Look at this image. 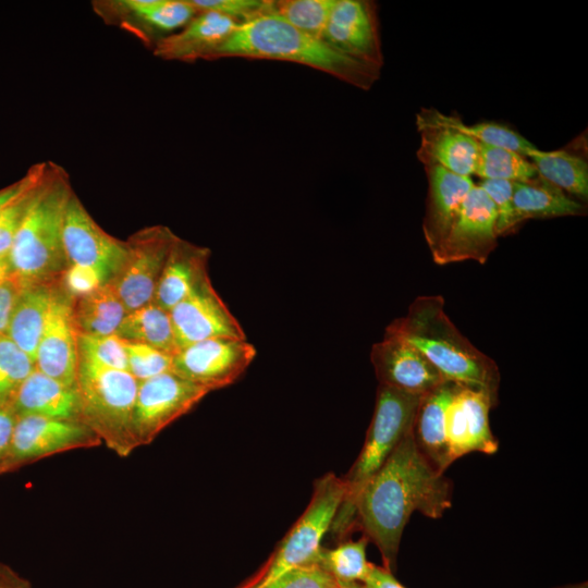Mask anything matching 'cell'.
Instances as JSON below:
<instances>
[{
	"instance_id": "14",
	"label": "cell",
	"mask_w": 588,
	"mask_h": 588,
	"mask_svg": "<svg viewBox=\"0 0 588 588\" xmlns=\"http://www.w3.org/2000/svg\"><path fill=\"white\" fill-rule=\"evenodd\" d=\"M169 313L179 350L209 339H246L209 277Z\"/></svg>"
},
{
	"instance_id": "49",
	"label": "cell",
	"mask_w": 588,
	"mask_h": 588,
	"mask_svg": "<svg viewBox=\"0 0 588 588\" xmlns=\"http://www.w3.org/2000/svg\"><path fill=\"white\" fill-rule=\"evenodd\" d=\"M339 588H365L364 586L358 585L357 583H340Z\"/></svg>"
},
{
	"instance_id": "18",
	"label": "cell",
	"mask_w": 588,
	"mask_h": 588,
	"mask_svg": "<svg viewBox=\"0 0 588 588\" xmlns=\"http://www.w3.org/2000/svg\"><path fill=\"white\" fill-rule=\"evenodd\" d=\"M371 364L379 384L414 395H424L446 381L409 342L385 329L371 347Z\"/></svg>"
},
{
	"instance_id": "35",
	"label": "cell",
	"mask_w": 588,
	"mask_h": 588,
	"mask_svg": "<svg viewBox=\"0 0 588 588\" xmlns=\"http://www.w3.org/2000/svg\"><path fill=\"white\" fill-rule=\"evenodd\" d=\"M450 122L458 130L474 137L478 143L515 151L525 157L537 147L513 128L497 122H480L466 124L454 115H449Z\"/></svg>"
},
{
	"instance_id": "39",
	"label": "cell",
	"mask_w": 588,
	"mask_h": 588,
	"mask_svg": "<svg viewBox=\"0 0 588 588\" xmlns=\"http://www.w3.org/2000/svg\"><path fill=\"white\" fill-rule=\"evenodd\" d=\"M491 199L497 213V234L504 236L515 232L517 223L513 207V182L505 180H482L478 184Z\"/></svg>"
},
{
	"instance_id": "36",
	"label": "cell",
	"mask_w": 588,
	"mask_h": 588,
	"mask_svg": "<svg viewBox=\"0 0 588 588\" xmlns=\"http://www.w3.org/2000/svg\"><path fill=\"white\" fill-rule=\"evenodd\" d=\"M78 355L103 367L127 371L124 341L117 334L87 335L77 333Z\"/></svg>"
},
{
	"instance_id": "22",
	"label": "cell",
	"mask_w": 588,
	"mask_h": 588,
	"mask_svg": "<svg viewBox=\"0 0 588 588\" xmlns=\"http://www.w3.org/2000/svg\"><path fill=\"white\" fill-rule=\"evenodd\" d=\"M428 192L422 232L433 254L442 244L464 199L475 185L470 176L455 174L436 163L424 164Z\"/></svg>"
},
{
	"instance_id": "38",
	"label": "cell",
	"mask_w": 588,
	"mask_h": 588,
	"mask_svg": "<svg viewBox=\"0 0 588 588\" xmlns=\"http://www.w3.org/2000/svg\"><path fill=\"white\" fill-rule=\"evenodd\" d=\"M48 167V161L42 174L36 179L26 189L14 198L0 212V255L8 256L13 240L23 222L30 206L34 194L40 184Z\"/></svg>"
},
{
	"instance_id": "29",
	"label": "cell",
	"mask_w": 588,
	"mask_h": 588,
	"mask_svg": "<svg viewBox=\"0 0 588 588\" xmlns=\"http://www.w3.org/2000/svg\"><path fill=\"white\" fill-rule=\"evenodd\" d=\"M527 158L537 174L581 200L588 197V162L579 152L569 149L543 151L536 148Z\"/></svg>"
},
{
	"instance_id": "16",
	"label": "cell",
	"mask_w": 588,
	"mask_h": 588,
	"mask_svg": "<svg viewBox=\"0 0 588 588\" xmlns=\"http://www.w3.org/2000/svg\"><path fill=\"white\" fill-rule=\"evenodd\" d=\"M321 38L338 51L379 69L383 53L375 2L335 0Z\"/></svg>"
},
{
	"instance_id": "32",
	"label": "cell",
	"mask_w": 588,
	"mask_h": 588,
	"mask_svg": "<svg viewBox=\"0 0 588 588\" xmlns=\"http://www.w3.org/2000/svg\"><path fill=\"white\" fill-rule=\"evenodd\" d=\"M368 538L357 541H345L334 549L321 548L317 564L340 583L363 581L369 571L370 563L366 559Z\"/></svg>"
},
{
	"instance_id": "42",
	"label": "cell",
	"mask_w": 588,
	"mask_h": 588,
	"mask_svg": "<svg viewBox=\"0 0 588 588\" xmlns=\"http://www.w3.org/2000/svg\"><path fill=\"white\" fill-rule=\"evenodd\" d=\"M109 282L107 275L91 266L69 265L60 278L62 290L72 298L84 296Z\"/></svg>"
},
{
	"instance_id": "3",
	"label": "cell",
	"mask_w": 588,
	"mask_h": 588,
	"mask_svg": "<svg viewBox=\"0 0 588 588\" xmlns=\"http://www.w3.org/2000/svg\"><path fill=\"white\" fill-rule=\"evenodd\" d=\"M73 193L66 171L48 161L8 254L11 279L20 286L58 281L69 266L63 226Z\"/></svg>"
},
{
	"instance_id": "19",
	"label": "cell",
	"mask_w": 588,
	"mask_h": 588,
	"mask_svg": "<svg viewBox=\"0 0 588 588\" xmlns=\"http://www.w3.org/2000/svg\"><path fill=\"white\" fill-rule=\"evenodd\" d=\"M72 301L60 284L37 346L35 367L64 384L75 387L78 347Z\"/></svg>"
},
{
	"instance_id": "26",
	"label": "cell",
	"mask_w": 588,
	"mask_h": 588,
	"mask_svg": "<svg viewBox=\"0 0 588 588\" xmlns=\"http://www.w3.org/2000/svg\"><path fill=\"white\" fill-rule=\"evenodd\" d=\"M60 280L23 285L15 301L5 335L34 360Z\"/></svg>"
},
{
	"instance_id": "1",
	"label": "cell",
	"mask_w": 588,
	"mask_h": 588,
	"mask_svg": "<svg viewBox=\"0 0 588 588\" xmlns=\"http://www.w3.org/2000/svg\"><path fill=\"white\" fill-rule=\"evenodd\" d=\"M451 506V486L419 452L413 429L367 482L357 502L360 526L379 548L391 571L411 515L438 518Z\"/></svg>"
},
{
	"instance_id": "50",
	"label": "cell",
	"mask_w": 588,
	"mask_h": 588,
	"mask_svg": "<svg viewBox=\"0 0 588 588\" xmlns=\"http://www.w3.org/2000/svg\"><path fill=\"white\" fill-rule=\"evenodd\" d=\"M568 588H587V585H586V584H581V585H578V586H572V587H568Z\"/></svg>"
},
{
	"instance_id": "5",
	"label": "cell",
	"mask_w": 588,
	"mask_h": 588,
	"mask_svg": "<svg viewBox=\"0 0 588 588\" xmlns=\"http://www.w3.org/2000/svg\"><path fill=\"white\" fill-rule=\"evenodd\" d=\"M421 396L379 384L373 416L363 449L343 479L345 493L330 527L336 537L345 536L355 525L362 491L399 442L413 429Z\"/></svg>"
},
{
	"instance_id": "34",
	"label": "cell",
	"mask_w": 588,
	"mask_h": 588,
	"mask_svg": "<svg viewBox=\"0 0 588 588\" xmlns=\"http://www.w3.org/2000/svg\"><path fill=\"white\" fill-rule=\"evenodd\" d=\"M35 360L5 334L0 335V405L12 401L35 369Z\"/></svg>"
},
{
	"instance_id": "33",
	"label": "cell",
	"mask_w": 588,
	"mask_h": 588,
	"mask_svg": "<svg viewBox=\"0 0 588 588\" xmlns=\"http://www.w3.org/2000/svg\"><path fill=\"white\" fill-rule=\"evenodd\" d=\"M335 0H278L272 13L293 27L321 38Z\"/></svg>"
},
{
	"instance_id": "21",
	"label": "cell",
	"mask_w": 588,
	"mask_h": 588,
	"mask_svg": "<svg viewBox=\"0 0 588 588\" xmlns=\"http://www.w3.org/2000/svg\"><path fill=\"white\" fill-rule=\"evenodd\" d=\"M237 26V22L220 13L198 11L181 29L160 39L152 51L169 61L209 60Z\"/></svg>"
},
{
	"instance_id": "10",
	"label": "cell",
	"mask_w": 588,
	"mask_h": 588,
	"mask_svg": "<svg viewBox=\"0 0 588 588\" xmlns=\"http://www.w3.org/2000/svg\"><path fill=\"white\" fill-rule=\"evenodd\" d=\"M101 443L99 437L82 421L20 415L0 473L58 453Z\"/></svg>"
},
{
	"instance_id": "30",
	"label": "cell",
	"mask_w": 588,
	"mask_h": 588,
	"mask_svg": "<svg viewBox=\"0 0 588 588\" xmlns=\"http://www.w3.org/2000/svg\"><path fill=\"white\" fill-rule=\"evenodd\" d=\"M115 334L172 356L179 351L169 310L154 302L128 311Z\"/></svg>"
},
{
	"instance_id": "51",
	"label": "cell",
	"mask_w": 588,
	"mask_h": 588,
	"mask_svg": "<svg viewBox=\"0 0 588 588\" xmlns=\"http://www.w3.org/2000/svg\"><path fill=\"white\" fill-rule=\"evenodd\" d=\"M0 335H1V333H0Z\"/></svg>"
},
{
	"instance_id": "43",
	"label": "cell",
	"mask_w": 588,
	"mask_h": 588,
	"mask_svg": "<svg viewBox=\"0 0 588 588\" xmlns=\"http://www.w3.org/2000/svg\"><path fill=\"white\" fill-rule=\"evenodd\" d=\"M47 161L33 164L24 176L0 189V212L45 171Z\"/></svg>"
},
{
	"instance_id": "40",
	"label": "cell",
	"mask_w": 588,
	"mask_h": 588,
	"mask_svg": "<svg viewBox=\"0 0 588 588\" xmlns=\"http://www.w3.org/2000/svg\"><path fill=\"white\" fill-rule=\"evenodd\" d=\"M198 11H213L238 24L272 12L271 0H189Z\"/></svg>"
},
{
	"instance_id": "45",
	"label": "cell",
	"mask_w": 588,
	"mask_h": 588,
	"mask_svg": "<svg viewBox=\"0 0 588 588\" xmlns=\"http://www.w3.org/2000/svg\"><path fill=\"white\" fill-rule=\"evenodd\" d=\"M16 419L12 404L0 405V465L10 450Z\"/></svg>"
},
{
	"instance_id": "12",
	"label": "cell",
	"mask_w": 588,
	"mask_h": 588,
	"mask_svg": "<svg viewBox=\"0 0 588 588\" xmlns=\"http://www.w3.org/2000/svg\"><path fill=\"white\" fill-rule=\"evenodd\" d=\"M257 351L246 339H209L180 348L172 372L209 391L230 385L247 369Z\"/></svg>"
},
{
	"instance_id": "27",
	"label": "cell",
	"mask_w": 588,
	"mask_h": 588,
	"mask_svg": "<svg viewBox=\"0 0 588 588\" xmlns=\"http://www.w3.org/2000/svg\"><path fill=\"white\" fill-rule=\"evenodd\" d=\"M513 207L517 225L529 219L585 215L581 201L539 175L513 182Z\"/></svg>"
},
{
	"instance_id": "46",
	"label": "cell",
	"mask_w": 588,
	"mask_h": 588,
	"mask_svg": "<svg viewBox=\"0 0 588 588\" xmlns=\"http://www.w3.org/2000/svg\"><path fill=\"white\" fill-rule=\"evenodd\" d=\"M365 588H405L395 577L392 572L370 564L369 571L363 580Z\"/></svg>"
},
{
	"instance_id": "13",
	"label": "cell",
	"mask_w": 588,
	"mask_h": 588,
	"mask_svg": "<svg viewBox=\"0 0 588 588\" xmlns=\"http://www.w3.org/2000/svg\"><path fill=\"white\" fill-rule=\"evenodd\" d=\"M93 4L106 22L152 47L181 29L197 13L189 0H106Z\"/></svg>"
},
{
	"instance_id": "4",
	"label": "cell",
	"mask_w": 588,
	"mask_h": 588,
	"mask_svg": "<svg viewBox=\"0 0 588 588\" xmlns=\"http://www.w3.org/2000/svg\"><path fill=\"white\" fill-rule=\"evenodd\" d=\"M387 329L416 347L446 381L483 389L497 399V364L457 330L444 310L441 295L417 297L407 314Z\"/></svg>"
},
{
	"instance_id": "23",
	"label": "cell",
	"mask_w": 588,
	"mask_h": 588,
	"mask_svg": "<svg viewBox=\"0 0 588 588\" xmlns=\"http://www.w3.org/2000/svg\"><path fill=\"white\" fill-rule=\"evenodd\" d=\"M210 250L175 236L159 278L152 302L170 310L208 278Z\"/></svg>"
},
{
	"instance_id": "8",
	"label": "cell",
	"mask_w": 588,
	"mask_h": 588,
	"mask_svg": "<svg viewBox=\"0 0 588 588\" xmlns=\"http://www.w3.org/2000/svg\"><path fill=\"white\" fill-rule=\"evenodd\" d=\"M175 236L168 226L157 224L138 230L126 240L124 260L109 282L127 313L152 302Z\"/></svg>"
},
{
	"instance_id": "9",
	"label": "cell",
	"mask_w": 588,
	"mask_h": 588,
	"mask_svg": "<svg viewBox=\"0 0 588 588\" xmlns=\"http://www.w3.org/2000/svg\"><path fill=\"white\" fill-rule=\"evenodd\" d=\"M210 391L174 372L138 383L133 432L138 446L149 444L166 427L189 412Z\"/></svg>"
},
{
	"instance_id": "41",
	"label": "cell",
	"mask_w": 588,
	"mask_h": 588,
	"mask_svg": "<svg viewBox=\"0 0 588 588\" xmlns=\"http://www.w3.org/2000/svg\"><path fill=\"white\" fill-rule=\"evenodd\" d=\"M264 588H339L336 579L317 563L295 567Z\"/></svg>"
},
{
	"instance_id": "2",
	"label": "cell",
	"mask_w": 588,
	"mask_h": 588,
	"mask_svg": "<svg viewBox=\"0 0 588 588\" xmlns=\"http://www.w3.org/2000/svg\"><path fill=\"white\" fill-rule=\"evenodd\" d=\"M229 57L294 62L364 90L370 89L381 74V69L338 51L322 38L293 27L272 12L238 24L212 59Z\"/></svg>"
},
{
	"instance_id": "37",
	"label": "cell",
	"mask_w": 588,
	"mask_h": 588,
	"mask_svg": "<svg viewBox=\"0 0 588 588\" xmlns=\"http://www.w3.org/2000/svg\"><path fill=\"white\" fill-rule=\"evenodd\" d=\"M123 341L127 357V371L138 382L172 371V355L143 343Z\"/></svg>"
},
{
	"instance_id": "20",
	"label": "cell",
	"mask_w": 588,
	"mask_h": 588,
	"mask_svg": "<svg viewBox=\"0 0 588 588\" xmlns=\"http://www.w3.org/2000/svg\"><path fill=\"white\" fill-rule=\"evenodd\" d=\"M420 146L417 158L425 163H436L463 176L474 174L479 143L454 126L449 115L436 109H421L416 117Z\"/></svg>"
},
{
	"instance_id": "6",
	"label": "cell",
	"mask_w": 588,
	"mask_h": 588,
	"mask_svg": "<svg viewBox=\"0 0 588 588\" xmlns=\"http://www.w3.org/2000/svg\"><path fill=\"white\" fill-rule=\"evenodd\" d=\"M138 383L128 371L103 367L78 355L81 421L123 457L138 448L133 432Z\"/></svg>"
},
{
	"instance_id": "24",
	"label": "cell",
	"mask_w": 588,
	"mask_h": 588,
	"mask_svg": "<svg viewBox=\"0 0 588 588\" xmlns=\"http://www.w3.org/2000/svg\"><path fill=\"white\" fill-rule=\"evenodd\" d=\"M456 388L457 383L444 381L424 394L413 425V436L419 452L440 474L453 463L446 442L445 416Z\"/></svg>"
},
{
	"instance_id": "17",
	"label": "cell",
	"mask_w": 588,
	"mask_h": 588,
	"mask_svg": "<svg viewBox=\"0 0 588 588\" xmlns=\"http://www.w3.org/2000/svg\"><path fill=\"white\" fill-rule=\"evenodd\" d=\"M495 402L497 399L483 389L457 384L445 416L452 462L471 452H497L498 441L489 424V409Z\"/></svg>"
},
{
	"instance_id": "7",
	"label": "cell",
	"mask_w": 588,
	"mask_h": 588,
	"mask_svg": "<svg viewBox=\"0 0 588 588\" xmlns=\"http://www.w3.org/2000/svg\"><path fill=\"white\" fill-rule=\"evenodd\" d=\"M345 493L344 481L329 473L314 483L310 502L267 562L236 588H264L286 572L316 563Z\"/></svg>"
},
{
	"instance_id": "31",
	"label": "cell",
	"mask_w": 588,
	"mask_h": 588,
	"mask_svg": "<svg viewBox=\"0 0 588 588\" xmlns=\"http://www.w3.org/2000/svg\"><path fill=\"white\" fill-rule=\"evenodd\" d=\"M474 174L482 180H505L511 182L526 181L537 176L531 161L515 151L478 145Z\"/></svg>"
},
{
	"instance_id": "28",
	"label": "cell",
	"mask_w": 588,
	"mask_h": 588,
	"mask_svg": "<svg viewBox=\"0 0 588 588\" xmlns=\"http://www.w3.org/2000/svg\"><path fill=\"white\" fill-rule=\"evenodd\" d=\"M127 310L110 282L72 301L78 334H115Z\"/></svg>"
},
{
	"instance_id": "25",
	"label": "cell",
	"mask_w": 588,
	"mask_h": 588,
	"mask_svg": "<svg viewBox=\"0 0 588 588\" xmlns=\"http://www.w3.org/2000/svg\"><path fill=\"white\" fill-rule=\"evenodd\" d=\"M12 407L17 416L35 415L81 421L76 385L64 384L36 368L16 392Z\"/></svg>"
},
{
	"instance_id": "11",
	"label": "cell",
	"mask_w": 588,
	"mask_h": 588,
	"mask_svg": "<svg viewBox=\"0 0 588 588\" xmlns=\"http://www.w3.org/2000/svg\"><path fill=\"white\" fill-rule=\"evenodd\" d=\"M494 206L483 189L475 184L464 199L433 261L449 265L465 260L485 264L498 246Z\"/></svg>"
},
{
	"instance_id": "47",
	"label": "cell",
	"mask_w": 588,
	"mask_h": 588,
	"mask_svg": "<svg viewBox=\"0 0 588 588\" xmlns=\"http://www.w3.org/2000/svg\"><path fill=\"white\" fill-rule=\"evenodd\" d=\"M0 588H32L29 583L13 573L4 565H0Z\"/></svg>"
},
{
	"instance_id": "44",
	"label": "cell",
	"mask_w": 588,
	"mask_h": 588,
	"mask_svg": "<svg viewBox=\"0 0 588 588\" xmlns=\"http://www.w3.org/2000/svg\"><path fill=\"white\" fill-rule=\"evenodd\" d=\"M21 286L10 279L0 284V333L5 334Z\"/></svg>"
},
{
	"instance_id": "48",
	"label": "cell",
	"mask_w": 588,
	"mask_h": 588,
	"mask_svg": "<svg viewBox=\"0 0 588 588\" xmlns=\"http://www.w3.org/2000/svg\"><path fill=\"white\" fill-rule=\"evenodd\" d=\"M11 279V267L8 256L0 255V284Z\"/></svg>"
},
{
	"instance_id": "15",
	"label": "cell",
	"mask_w": 588,
	"mask_h": 588,
	"mask_svg": "<svg viewBox=\"0 0 588 588\" xmlns=\"http://www.w3.org/2000/svg\"><path fill=\"white\" fill-rule=\"evenodd\" d=\"M63 247L69 265L95 267L102 271L109 281L120 269L126 254V241L107 233L75 193L66 208Z\"/></svg>"
}]
</instances>
